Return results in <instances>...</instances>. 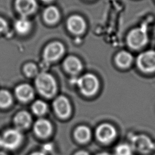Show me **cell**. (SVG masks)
Masks as SVG:
<instances>
[{
  "label": "cell",
  "instance_id": "1",
  "mask_svg": "<svg viewBox=\"0 0 155 155\" xmlns=\"http://www.w3.org/2000/svg\"><path fill=\"white\" fill-rule=\"evenodd\" d=\"M35 87L38 93L47 98L51 97L56 91V83L53 76L46 72L38 73L35 81Z\"/></svg>",
  "mask_w": 155,
  "mask_h": 155
},
{
  "label": "cell",
  "instance_id": "2",
  "mask_svg": "<svg viewBox=\"0 0 155 155\" xmlns=\"http://www.w3.org/2000/svg\"><path fill=\"white\" fill-rule=\"evenodd\" d=\"M23 134L16 128H8L0 135V147L7 150H15L22 143Z\"/></svg>",
  "mask_w": 155,
  "mask_h": 155
},
{
  "label": "cell",
  "instance_id": "3",
  "mask_svg": "<svg viewBox=\"0 0 155 155\" xmlns=\"http://www.w3.org/2000/svg\"><path fill=\"white\" fill-rule=\"evenodd\" d=\"M81 92L87 96L94 94L98 90L99 83L97 77L91 74L87 73L78 79L76 82Z\"/></svg>",
  "mask_w": 155,
  "mask_h": 155
},
{
  "label": "cell",
  "instance_id": "4",
  "mask_svg": "<svg viewBox=\"0 0 155 155\" xmlns=\"http://www.w3.org/2000/svg\"><path fill=\"white\" fill-rule=\"evenodd\" d=\"M137 65L143 73L155 72V51L147 50L141 53L137 58Z\"/></svg>",
  "mask_w": 155,
  "mask_h": 155
},
{
  "label": "cell",
  "instance_id": "5",
  "mask_svg": "<svg viewBox=\"0 0 155 155\" xmlns=\"http://www.w3.org/2000/svg\"><path fill=\"white\" fill-rule=\"evenodd\" d=\"M148 41L147 33L142 27L135 28L127 36V43L130 47L134 50L143 47Z\"/></svg>",
  "mask_w": 155,
  "mask_h": 155
},
{
  "label": "cell",
  "instance_id": "6",
  "mask_svg": "<svg viewBox=\"0 0 155 155\" xmlns=\"http://www.w3.org/2000/svg\"><path fill=\"white\" fill-rule=\"evenodd\" d=\"M131 143L133 149L141 153H149L155 148L153 140L148 136L143 134L133 136L131 138Z\"/></svg>",
  "mask_w": 155,
  "mask_h": 155
},
{
  "label": "cell",
  "instance_id": "7",
  "mask_svg": "<svg viewBox=\"0 0 155 155\" xmlns=\"http://www.w3.org/2000/svg\"><path fill=\"white\" fill-rule=\"evenodd\" d=\"M65 51L64 46L62 43L55 41L48 44L44 51V58L47 62H54L59 59Z\"/></svg>",
  "mask_w": 155,
  "mask_h": 155
},
{
  "label": "cell",
  "instance_id": "8",
  "mask_svg": "<svg viewBox=\"0 0 155 155\" xmlns=\"http://www.w3.org/2000/svg\"><path fill=\"white\" fill-rule=\"evenodd\" d=\"M96 136L98 140L102 143L111 142L116 136V130L111 124L104 123L99 125L96 130Z\"/></svg>",
  "mask_w": 155,
  "mask_h": 155
},
{
  "label": "cell",
  "instance_id": "9",
  "mask_svg": "<svg viewBox=\"0 0 155 155\" xmlns=\"http://www.w3.org/2000/svg\"><path fill=\"white\" fill-rule=\"evenodd\" d=\"M56 114L61 118H67L71 113V105L68 99L64 96L57 97L53 103Z\"/></svg>",
  "mask_w": 155,
  "mask_h": 155
},
{
  "label": "cell",
  "instance_id": "10",
  "mask_svg": "<svg viewBox=\"0 0 155 155\" xmlns=\"http://www.w3.org/2000/svg\"><path fill=\"white\" fill-rule=\"evenodd\" d=\"M15 95L19 102L26 103L33 99L35 90L30 84L22 83L15 87Z\"/></svg>",
  "mask_w": 155,
  "mask_h": 155
},
{
  "label": "cell",
  "instance_id": "11",
  "mask_svg": "<svg viewBox=\"0 0 155 155\" xmlns=\"http://www.w3.org/2000/svg\"><path fill=\"white\" fill-rule=\"evenodd\" d=\"M67 25L68 30L74 35L82 34L85 31L86 27L83 18L78 15L71 16L67 20Z\"/></svg>",
  "mask_w": 155,
  "mask_h": 155
},
{
  "label": "cell",
  "instance_id": "12",
  "mask_svg": "<svg viewBox=\"0 0 155 155\" xmlns=\"http://www.w3.org/2000/svg\"><path fill=\"white\" fill-rule=\"evenodd\" d=\"M33 130L34 133L38 137L46 138L50 135L52 131V126L48 120L41 118L34 123Z\"/></svg>",
  "mask_w": 155,
  "mask_h": 155
},
{
  "label": "cell",
  "instance_id": "13",
  "mask_svg": "<svg viewBox=\"0 0 155 155\" xmlns=\"http://www.w3.org/2000/svg\"><path fill=\"white\" fill-rule=\"evenodd\" d=\"M32 122L30 114L25 110L18 111L13 117V124L15 128L22 131L30 127Z\"/></svg>",
  "mask_w": 155,
  "mask_h": 155
},
{
  "label": "cell",
  "instance_id": "14",
  "mask_svg": "<svg viewBox=\"0 0 155 155\" xmlns=\"http://www.w3.org/2000/svg\"><path fill=\"white\" fill-rule=\"evenodd\" d=\"M37 6L36 0H16L15 7L22 16L27 17L35 12Z\"/></svg>",
  "mask_w": 155,
  "mask_h": 155
},
{
  "label": "cell",
  "instance_id": "15",
  "mask_svg": "<svg viewBox=\"0 0 155 155\" xmlns=\"http://www.w3.org/2000/svg\"><path fill=\"white\" fill-rule=\"evenodd\" d=\"M64 67L69 73L76 74L82 69V64L81 61L74 56H68L64 62Z\"/></svg>",
  "mask_w": 155,
  "mask_h": 155
},
{
  "label": "cell",
  "instance_id": "16",
  "mask_svg": "<svg viewBox=\"0 0 155 155\" xmlns=\"http://www.w3.org/2000/svg\"><path fill=\"white\" fill-rule=\"evenodd\" d=\"M43 17L47 24H54L59 21L60 13L57 7L54 6H49L44 11Z\"/></svg>",
  "mask_w": 155,
  "mask_h": 155
},
{
  "label": "cell",
  "instance_id": "17",
  "mask_svg": "<svg viewBox=\"0 0 155 155\" xmlns=\"http://www.w3.org/2000/svg\"><path fill=\"white\" fill-rule=\"evenodd\" d=\"M133 58L130 53L127 51L119 52L115 57V62L117 66L122 68H126L130 66Z\"/></svg>",
  "mask_w": 155,
  "mask_h": 155
},
{
  "label": "cell",
  "instance_id": "18",
  "mask_svg": "<svg viewBox=\"0 0 155 155\" xmlns=\"http://www.w3.org/2000/svg\"><path fill=\"white\" fill-rule=\"evenodd\" d=\"M74 138L80 143L88 142L91 137V131L86 126L81 125L78 127L74 132Z\"/></svg>",
  "mask_w": 155,
  "mask_h": 155
},
{
  "label": "cell",
  "instance_id": "19",
  "mask_svg": "<svg viewBox=\"0 0 155 155\" xmlns=\"http://www.w3.org/2000/svg\"><path fill=\"white\" fill-rule=\"evenodd\" d=\"M31 25L30 21L26 18L22 16L15 23V28L16 31L21 35L27 33L31 28Z\"/></svg>",
  "mask_w": 155,
  "mask_h": 155
},
{
  "label": "cell",
  "instance_id": "20",
  "mask_svg": "<svg viewBox=\"0 0 155 155\" xmlns=\"http://www.w3.org/2000/svg\"><path fill=\"white\" fill-rule=\"evenodd\" d=\"M13 98L9 91L5 89L0 90V108H9L13 104Z\"/></svg>",
  "mask_w": 155,
  "mask_h": 155
},
{
  "label": "cell",
  "instance_id": "21",
  "mask_svg": "<svg viewBox=\"0 0 155 155\" xmlns=\"http://www.w3.org/2000/svg\"><path fill=\"white\" fill-rule=\"evenodd\" d=\"M31 108L35 114L41 116L46 113L48 109V106L43 101L36 100L32 104Z\"/></svg>",
  "mask_w": 155,
  "mask_h": 155
},
{
  "label": "cell",
  "instance_id": "22",
  "mask_svg": "<svg viewBox=\"0 0 155 155\" xmlns=\"http://www.w3.org/2000/svg\"><path fill=\"white\" fill-rule=\"evenodd\" d=\"M133 148L128 144L121 143L116 146L114 155H132Z\"/></svg>",
  "mask_w": 155,
  "mask_h": 155
},
{
  "label": "cell",
  "instance_id": "23",
  "mask_svg": "<svg viewBox=\"0 0 155 155\" xmlns=\"http://www.w3.org/2000/svg\"><path fill=\"white\" fill-rule=\"evenodd\" d=\"M23 71L25 76L28 78L36 76L38 74V69L37 66L33 63H27L23 68Z\"/></svg>",
  "mask_w": 155,
  "mask_h": 155
},
{
  "label": "cell",
  "instance_id": "24",
  "mask_svg": "<svg viewBox=\"0 0 155 155\" xmlns=\"http://www.w3.org/2000/svg\"><path fill=\"white\" fill-rule=\"evenodd\" d=\"M7 28V22L2 18L0 17V33L5 31Z\"/></svg>",
  "mask_w": 155,
  "mask_h": 155
},
{
  "label": "cell",
  "instance_id": "25",
  "mask_svg": "<svg viewBox=\"0 0 155 155\" xmlns=\"http://www.w3.org/2000/svg\"><path fill=\"white\" fill-rule=\"evenodd\" d=\"M52 149V146L51 144L50 143H47L46 145H45L44 147H43V151L42 152L45 154H46V153L47 152H50Z\"/></svg>",
  "mask_w": 155,
  "mask_h": 155
},
{
  "label": "cell",
  "instance_id": "26",
  "mask_svg": "<svg viewBox=\"0 0 155 155\" xmlns=\"http://www.w3.org/2000/svg\"><path fill=\"white\" fill-rule=\"evenodd\" d=\"M74 155H90L88 154V152L85 151H83V150H81V151H79L78 152H76Z\"/></svg>",
  "mask_w": 155,
  "mask_h": 155
},
{
  "label": "cell",
  "instance_id": "27",
  "mask_svg": "<svg viewBox=\"0 0 155 155\" xmlns=\"http://www.w3.org/2000/svg\"><path fill=\"white\" fill-rule=\"evenodd\" d=\"M30 155H46L45 153H44L42 151H35L31 153Z\"/></svg>",
  "mask_w": 155,
  "mask_h": 155
},
{
  "label": "cell",
  "instance_id": "28",
  "mask_svg": "<svg viewBox=\"0 0 155 155\" xmlns=\"http://www.w3.org/2000/svg\"><path fill=\"white\" fill-rule=\"evenodd\" d=\"M96 155H113L110 153H108L107 152H101V153H99L98 154H97Z\"/></svg>",
  "mask_w": 155,
  "mask_h": 155
},
{
  "label": "cell",
  "instance_id": "29",
  "mask_svg": "<svg viewBox=\"0 0 155 155\" xmlns=\"http://www.w3.org/2000/svg\"><path fill=\"white\" fill-rule=\"evenodd\" d=\"M0 155H8L7 153L3 151H0Z\"/></svg>",
  "mask_w": 155,
  "mask_h": 155
},
{
  "label": "cell",
  "instance_id": "30",
  "mask_svg": "<svg viewBox=\"0 0 155 155\" xmlns=\"http://www.w3.org/2000/svg\"><path fill=\"white\" fill-rule=\"evenodd\" d=\"M42 1H44V2H49L52 1L53 0H42Z\"/></svg>",
  "mask_w": 155,
  "mask_h": 155
},
{
  "label": "cell",
  "instance_id": "31",
  "mask_svg": "<svg viewBox=\"0 0 155 155\" xmlns=\"http://www.w3.org/2000/svg\"><path fill=\"white\" fill-rule=\"evenodd\" d=\"M154 155H155V154H154Z\"/></svg>",
  "mask_w": 155,
  "mask_h": 155
}]
</instances>
